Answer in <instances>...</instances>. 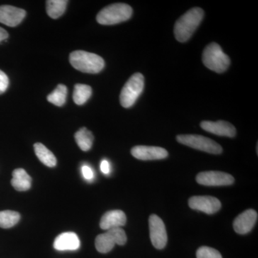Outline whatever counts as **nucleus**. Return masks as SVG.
<instances>
[{"label": "nucleus", "instance_id": "nucleus-1", "mask_svg": "<svg viewBox=\"0 0 258 258\" xmlns=\"http://www.w3.org/2000/svg\"><path fill=\"white\" fill-rule=\"evenodd\" d=\"M203 18L204 11L201 8H194L186 12L174 25L176 40L181 42L187 41L203 21Z\"/></svg>", "mask_w": 258, "mask_h": 258}, {"label": "nucleus", "instance_id": "nucleus-2", "mask_svg": "<svg viewBox=\"0 0 258 258\" xmlns=\"http://www.w3.org/2000/svg\"><path fill=\"white\" fill-rule=\"evenodd\" d=\"M70 62L73 67L86 74H98L105 66L101 56L83 50H76L70 55Z\"/></svg>", "mask_w": 258, "mask_h": 258}, {"label": "nucleus", "instance_id": "nucleus-3", "mask_svg": "<svg viewBox=\"0 0 258 258\" xmlns=\"http://www.w3.org/2000/svg\"><path fill=\"white\" fill-rule=\"evenodd\" d=\"M203 62L208 69L222 74L230 66V59L218 44L212 42L209 44L203 51Z\"/></svg>", "mask_w": 258, "mask_h": 258}, {"label": "nucleus", "instance_id": "nucleus-4", "mask_svg": "<svg viewBox=\"0 0 258 258\" xmlns=\"http://www.w3.org/2000/svg\"><path fill=\"white\" fill-rule=\"evenodd\" d=\"M133 14V10L124 3H115L103 8L97 15L98 23L103 25H112L126 21Z\"/></svg>", "mask_w": 258, "mask_h": 258}, {"label": "nucleus", "instance_id": "nucleus-5", "mask_svg": "<svg viewBox=\"0 0 258 258\" xmlns=\"http://www.w3.org/2000/svg\"><path fill=\"white\" fill-rule=\"evenodd\" d=\"M144 88V77L140 73L134 74L122 88L120 102L123 108L133 106L137 98L142 94Z\"/></svg>", "mask_w": 258, "mask_h": 258}, {"label": "nucleus", "instance_id": "nucleus-6", "mask_svg": "<svg viewBox=\"0 0 258 258\" xmlns=\"http://www.w3.org/2000/svg\"><path fill=\"white\" fill-rule=\"evenodd\" d=\"M176 140L180 144L209 154H220L222 152V148L220 144L203 136L195 134L179 135L176 137Z\"/></svg>", "mask_w": 258, "mask_h": 258}, {"label": "nucleus", "instance_id": "nucleus-7", "mask_svg": "<svg viewBox=\"0 0 258 258\" xmlns=\"http://www.w3.org/2000/svg\"><path fill=\"white\" fill-rule=\"evenodd\" d=\"M127 241L125 231L120 227L111 229L105 233L97 236L96 247L101 253H108L114 247L115 244L124 245Z\"/></svg>", "mask_w": 258, "mask_h": 258}, {"label": "nucleus", "instance_id": "nucleus-8", "mask_svg": "<svg viewBox=\"0 0 258 258\" xmlns=\"http://www.w3.org/2000/svg\"><path fill=\"white\" fill-rule=\"evenodd\" d=\"M151 242L158 249H164L167 243L168 237L165 225L162 220L156 215H152L149 220Z\"/></svg>", "mask_w": 258, "mask_h": 258}, {"label": "nucleus", "instance_id": "nucleus-9", "mask_svg": "<svg viewBox=\"0 0 258 258\" xmlns=\"http://www.w3.org/2000/svg\"><path fill=\"white\" fill-rule=\"evenodd\" d=\"M198 184L204 186H229L235 181L233 176L222 171H209L200 173L196 177Z\"/></svg>", "mask_w": 258, "mask_h": 258}, {"label": "nucleus", "instance_id": "nucleus-10", "mask_svg": "<svg viewBox=\"0 0 258 258\" xmlns=\"http://www.w3.org/2000/svg\"><path fill=\"white\" fill-rule=\"evenodd\" d=\"M189 208L208 214L213 215L221 209L220 200L211 196H195L189 199Z\"/></svg>", "mask_w": 258, "mask_h": 258}, {"label": "nucleus", "instance_id": "nucleus-11", "mask_svg": "<svg viewBox=\"0 0 258 258\" xmlns=\"http://www.w3.org/2000/svg\"><path fill=\"white\" fill-rule=\"evenodd\" d=\"M132 156L139 160H159L168 157V152L164 148L149 147V146H137L131 151Z\"/></svg>", "mask_w": 258, "mask_h": 258}, {"label": "nucleus", "instance_id": "nucleus-12", "mask_svg": "<svg viewBox=\"0 0 258 258\" xmlns=\"http://www.w3.org/2000/svg\"><path fill=\"white\" fill-rule=\"evenodd\" d=\"M26 16V12L21 8L10 5L0 6V23L7 26L16 27Z\"/></svg>", "mask_w": 258, "mask_h": 258}, {"label": "nucleus", "instance_id": "nucleus-13", "mask_svg": "<svg viewBox=\"0 0 258 258\" xmlns=\"http://www.w3.org/2000/svg\"><path fill=\"white\" fill-rule=\"evenodd\" d=\"M257 220V212L254 210H245L236 217L233 223L234 230L240 235L249 233Z\"/></svg>", "mask_w": 258, "mask_h": 258}, {"label": "nucleus", "instance_id": "nucleus-14", "mask_svg": "<svg viewBox=\"0 0 258 258\" xmlns=\"http://www.w3.org/2000/svg\"><path fill=\"white\" fill-rule=\"evenodd\" d=\"M202 128L209 133L220 136V137H235L236 128L232 123L225 120L218 121H209L205 120L200 123Z\"/></svg>", "mask_w": 258, "mask_h": 258}, {"label": "nucleus", "instance_id": "nucleus-15", "mask_svg": "<svg viewBox=\"0 0 258 258\" xmlns=\"http://www.w3.org/2000/svg\"><path fill=\"white\" fill-rule=\"evenodd\" d=\"M126 224V216L124 212L119 210L107 212L102 217L100 227L102 230H108L123 227Z\"/></svg>", "mask_w": 258, "mask_h": 258}, {"label": "nucleus", "instance_id": "nucleus-16", "mask_svg": "<svg viewBox=\"0 0 258 258\" xmlns=\"http://www.w3.org/2000/svg\"><path fill=\"white\" fill-rule=\"evenodd\" d=\"M81 242L74 232H63L56 237L53 247L58 251H74L79 249Z\"/></svg>", "mask_w": 258, "mask_h": 258}, {"label": "nucleus", "instance_id": "nucleus-17", "mask_svg": "<svg viewBox=\"0 0 258 258\" xmlns=\"http://www.w3.org/2000/svg\"><path fill=\"white\" fill-rule=\"evenodd\" d=\"M32 179L23 169H16L13 172L11 184L18 191H28L31 187Z\"/></svg>", "mask_w": 258, "mask_h": 258}, {"label": "nucleus", "instance_id": "nucleus-18", "mask_svg": "<svg viewBox=\"0 0 258 258\" xmlns=\"http://www.w3.org/2000/svg\"><path fill=\"white\" fill-rule=\"evenodd\" d=\"M34 150L39 160L48 167H54L57 164V159L53 153L41 143L34 144Z\"/></svg>", "mask_w": 258, "mask_h": 258}, {"label": "nucleus", "instance_id": "nucleus-19", "mask_svg": "<svg viewBox=\"0 0 258 258\" xmlns=\"http://www.w3.org/2000/svg\"><path fill=\"white\" fill-rule=\"evenodd\" d=\"M75 139L81 150L88 152L92 147L94 137L88 129L81 128L75 134Z\"/></svg>", "mask_w": 258, "mask_h": 258}, {"label": "nucleus", "instance_id": "nucleus-20", "mask_svg": "<svg viewBox=\"0 0 258 258\" xmlns=\"http://www.w3.org/2000/svg\"><path fill=\"white\" fill-rule=\"evenodd\" d=\"M68 3L66 0H48L46 2L47 15L52 19L60 18L66 11Z\"/></svg>", "mask_w": 258, "mask_h": 258}, {"label": "nucleus", "instance_id": "nucleus-21", "mask_svg": "<svg viewBox=\"0 0 258 258\" xmlns=\"http://www.w3.org/2000/svg\"><path fill=\"white\" fill-rule=\"evenodd\" d=\"M92 95V88L85 84H76L74 87V101L79 106L84 104Z\"/></svg>", "mask_w": 258, "mask_h": 258}, {"label": "nucleus", "instance_id": "nucleus-22", "mask_svg": "<svg viewBox=\"0 0 258 258\" xmlns=\"http://www.w3.org/2000/svg\"><path fill=\"white\" fill-rule=\"evenodd\" d=\"M20 215L18 212L12 210L0 212V227L4 229L11 228L18 223Z\"/></svg>", "mask_w": 258, "mask_h": 258}, {"label": "nucleus", "instance_id": "nucleus-23", "mask_svg": "<svg viewBox=\"0 0 258 258\" xmlns=\"http://www.w3.org/2000/svg\"><path fill=\"white\" fill-rule=\"evenodd\" d=\"M67 93V87L64 85L59 84L53 92L47 97V101L57 106H63L66 103Z\"/></svg>", "mask_w": 258, "mask_h": 258}, {"label": "nucleus", "instance_id": "nucleus-24", "mask_svg": "<svg viewBox=\"0 0 258 258\" xmlns=\"http://www.w3.org/2000/svg\"><path fill=\"white\" fill-rule=\"evenodd\" d=\"M197 258H222V254L217 249L203 246L197 251Z\"/></svg>", "mask_w": 258, "mask_h": 258}, {"label": "nucleus", "instance_id": "nucleus-25", "mask_svg": "<svg viewBox=\"0 0 258 258\" xmlns=\"http://www.w3.org/2000/svg\"><path fill=\"white\" fill-rule=\"evenodd\" d=\"M9 86V79L3 71L0 70V95L4 93Z\"/></svg>", "mask_w": 258, "mask_h": 258}, {"label": "nucleus", "instance_id": "nucleus-26", "mask_svg": "<svg viewBox=\"0 0 258 258\" xmlns=\"http://www.w3.org/2000/svg\"><path fill=\"white\" fill-rule=\"evenodd\" d=\"M81 170H82L83 176L85 179L88 180V181H92L93 178H94V173H93L92 169L89 166H83Z\"/></svg>", "mask_w": 258, "mask_h": 258}, {"label": "nucleus", "instance_id": "nucleus-27", "mask_svg": "<svg viewBox=\"0 0 258 258\" xmlns=\"http://www.w3.org/2000/svg\"><path fill=\"white\" fill-rule=\"evenodd\" d=\"M100 168H101L102 173L106 174V175H108V174H110V172H111V166H110V163L108 162V161H107L106 159H103V160L101 161Z\"/></svg>", "mask_w": 258, "mask_h": 258}, {"label": "nucleus", "instance_id": "nucleus-28", "mask_svg": "<svg viewBox=\"0 0 258 258\" xmlns=\"http://www.w3.org/2000/svg\"><path fill=\"white\" fill-rule=\"evenodd\" d=\"M8 36L9 35H8V32L0 27V42L8 39Z\"/></svg>", "mask_w": 258, "mask_h": 258}]
</instances>
